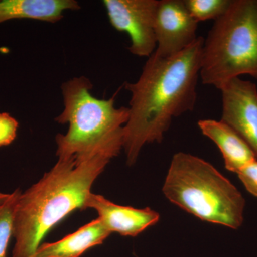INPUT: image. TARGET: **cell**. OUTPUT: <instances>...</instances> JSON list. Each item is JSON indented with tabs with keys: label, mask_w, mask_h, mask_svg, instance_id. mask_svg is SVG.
<instances>
[{
	"label": "cell",
	"mask_w": 257,
	"mask_h": 257,
	"mask_svg": "<svg viewBox=\"0 0 257 257\" xmlns=\"http://www.w3.org/2000/svg\"><path fill=\"white\" fill-rule=\"evenodd\" d=\"M204 39L168 58L152 54L138 80L124 83L131 94L123 145L128 166L147 144L162 143L173 119L195 108Z\"/></svg>",
	"instance_id": "cell-1"
},
{
	"label": "cell",
	"mask_w": 257,
	"mask_h": 257,
	"mask_svg": "<svg viewBox=\"0 0 257 257\" xmlns=\"http://www.w3.org/2000/svg\"><path fill=\"white\" fill-rule=\"evenodd\" d=\"M112 159L99 155L87 160L58 158L37 183L22 192L14 218L13 257H34L54 226L84 203L96 179Z\"/></svg>",
	"instance_id": "cell-2"
},
{
	"label": "cell",
	"mask_w": 257,
	"mask_h": 257,
	"mask_svg": "<svg viewBox=\"0 0 257 257\" xmlns=\"http://www.w3.org/2000/svg\"><path fill=\"white\" fill-rule=\"evenodd\" d=\"M92 83L81 76L61 86L64 109L56 122L68 124L67 133L56 136L58 158L87 160L96 155L113 159L123 150L128 107L115 106L117 92L108 99L92 95Z\"/></svg>",
	"instance_id": "cell-3"
},
{
	"label": "cell",
	"mask_w": 257,
	"mask_h": 257,
	"mask_svg": "<svg viewBox=\"0 0 257 257\" xmlns=\"http://www.w3.org/2000/svg\"><path fill=\"white\" fill-rule=\"evenodd\" d=\"M162 192L201 220L233 229L242 226L246 201L239 189L211 164L178 152L172 157Z\"/></svg>",
	"instance_id": "cell-4"
},
{
	"label": "cell",
	"mask_w": 257,
	"mask_h": 257,
	"mask_svg": "<svg viewBox=\"0 0 257 257\" xmlns=\"http://www.w3.org/2000/svg\"><path fill=\"white\" fill-rule=\"evenodd\" d=\"M243 74L257 79V0H231L203 44V84L220 90Z\"/></svg>",
	"instance_id": "cell-5"
},
{
	"label": "cell",
	"mask_w": 257,
	"mask_h": 257,
	"mask_svg": "<svg viewBox=\"0 0 257 257\" xmlns=\"http://www.w3.org/2000/svg\"><path fill=\"white\" fill-rule=\"evenodd\" d=\"M160 0H104L111 26L127 34L133 55L150 57L157 47L155 22Z\"/></svg>",
	"instance_id": "cell-6"
},
{
	"label": "cell",
	"mask_w": 257,
	"mask_h": 257,
	"mask_svg": "<svg viewBox=\"0 0 257 257\" xmlns=\"http://www.w3.org/2000/svg\"><path fill=\"white\" fill-rule=\"evenodd\" d=\"M197 28L198 23L184 0H160L155 15L157 47L154 54L168 58L180 53L197 40Z\"/></svg>",
	"instance_id": "cell-7"
},
{
	"label": "cell",
	"mask_w": 257,
	"mask_h": 257,
	"mask_svg": "<svg viewBox=\"0 0 257 257\" xmlns=\"http://www.w3.org/2000/svg\"><path fill=\"white\" fill-rule=\"evenodd\" d=\"M221 121L234 128L252 149L257 158V87L237 77L220 89Z\"/></svg>",
	"instance_id": "cell-8"
},
{
	"label": "cell",
	"mask_w": 257,
	"mask_h": 257,
	"mask_svg": "<svg viewBox=\"0 0 257 257\" xmlns=\"http://www.w3.org/2000/svg\"><path fill=\"white\" fill-rule=\"evenodd\" d=\"M93 209L97 212L98 219L111 233L121 236H138L147 228L160 221L157 211L147 207L137 209L117 205L103 196L90 193L84 203V209Z\"/></svg>",
	"instance_id": "cell-9"
},
{
	"label": "cell",
	"mask_w": 257,
	"mask_h": 257,
	"mask_svg": "<svg viewBox=\"0 0 257 257\" xmlns=\"http://www.w3.org/2000/svg\"><path fill=\"white\" fill-rule=\"evenodd\" d=\"M198 126L204 136L210 139L220 150L225 167L238 174L246 166L256 160L252 149L236 131L224 122L214 119H201Z\"/></svg>",
	"instance_id": "cell-10"
},
{
	"label": "cell",
	"mask_w": 257,
	"mask_h": 257,
	"mask_svg": "<svg viewBox=\"0 0 257 257\" xmlns=\"http://www.w3.org/2000/svg\"><path fill=\"white\" fill-rule=\"evenodd\" d=\"M80 9L75 0H1L0 24L18 19L56 23L63 18L64 12Z\"/></svg>",
	"instance_id": "cell-11"
},
{
	"label": "cell",
	"mask_w": 257,
	"mask_h": 257,
	"mask_svg": "<svg viewBox=\"0 0 257 257\" xmlns=\"http://www.w3.org/2000/svg\"><path fill=\"white\" fill-rule=\"evenodd\" d=\"M111 233L99 219L53 243H42L34 257H80L89 248L102 244Z\"/></svg>",
	"instance_id": "cell-12"
},
{
	"label": "cell",
	"mask_w": 257,
	"mask_h": 257,
	"mask_svg": "<svg viewBox=\"0 0 257 257\" xmlns=\"http://www.w3.org/2000/svg\"><path fill=\"white\" fill-rule=\"evenodd\" d=\"M21 193L20 189H17L0 204V257L8 256V246L13 237L15 208Z\"/></svg>",
	"instance_id": "cell-13"
},
{
	"label": "cell",
	"mask_w": 257,
	"mask_h": 257,
	"mask_svg": "<svg viewBox=\"0 0 257 257\" xmlns=\"http://www.w3.org/2000/svg\"><path fill=\"white\" fill-rule=\"evenodd\" d=\"M231 3V0H184L189 13L198 23L215 21L224 14Z\"/></svg>",
	"instance_id": "cell-14"
},
{
	"label": "cell",
	"mask_w": 257,
	"mask_h": 257,
	"mask_svg": "<svg viewBox=\"0 0 257 257\" xmlns=\"http://www.w3.org/2000/svg\"><path fill=\"white\" fill-rule=\"evenodd\" d=\"M18 121L8 113H0V147L8 146L17 138Z\"/></svg>",
	"instance_id": "cell-15"
},
{
	"label": "cell",
	"mask_w": 257,
	"mask_h": 257,
	"mask_svg": "<svg viewBox=\"0 0 257 257\" xmlns=\"http://www.w3.org/2000/svg\"><path fill=\"white\" fill-rule=\"evenodd\" d=\"M237 175L245 189L257 198V160L246 166Z\"/></svg>",
	"instance_id": "cell-16"
},
{
	"label": "cell",
	"mask_w": 257,
	"mask_h": 257,
	"mask_svg": "<svg viewBox=\"0 0 257 257\" xmlns=\"http://www.w3.org/2000/svg\"><path fill=\"white\" fill-rule=\"evenodd\" d=\"M10 194H5V193L0 192V204L5 202L8 197H9Z\"/></svg>",
	"instance_id": "cell-17"
}]
</instances>
